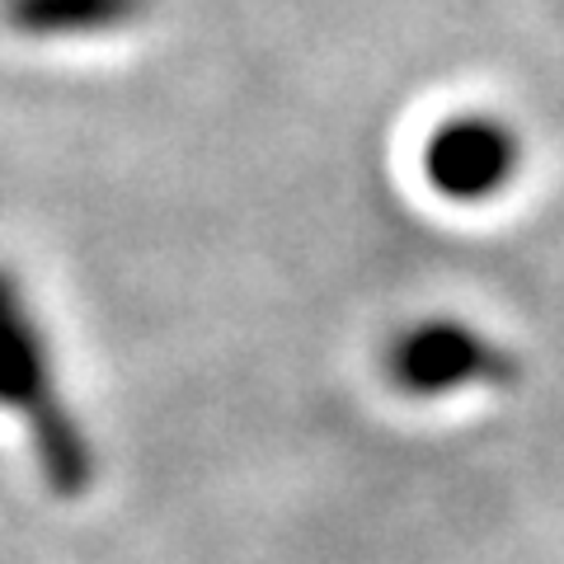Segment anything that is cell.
<instances>
[{"mask_svg": "<svg viewBox=\"0 0 564 564\" xmlns=\"http://www.w3.org/2000/svg\"><path fill=\"white\" fill-rule=\"evenodd\" d=\"M0 410L29 429L33 462L57 499H80L95 485L90 433L62 395L47 334L10 269H0Z\"/></svg>", "mask_w": 564, "mask_h": 564, "instance_id": "cell-1", "label": "cell"}, {"mask_svg": "<svg viewBox=\"0 0 564 564\" xmlns=\"http://www.w3.org/2000/svg\"><path fill=\"white\" fill-rule=\"evenodd\" d=\"M386 377L410 400H443L456 391H480V386H513L518 358L475 325L433 315V321L404 325L391 339Z\"/></svg>", "mask_w": 564, "mask_h": 564, "instance_id": "cell-2", "label": "cell"}, {"mask_svg": "<svg viewBox=\"0 0 564 564\" xmlns=\"http://www.w3.org/2000/svg\"><path fill=\"white\" fill-rule=\"evenodd\" d=\"M522 137L499 113L443 118L423 141V180L447 203H489L518 180Z\"/></svg>", "mask_w": 564, "mask_h": 564, "instance_id": "cell-3", "label": "cell"}, {"mask_svg": "<svg viewBox=\"0 0 564 564\" xmlns=\"http://www.w3.org/2000/svg\"><path fill=\"white\" fill-rule=\"evenodd\" d=\"M151 0H6V24L24 39H99L147 14Z\"/></svg>", "mask_w": 564, "mask_h": 564, "instance_id": "cell-4", "label": "cell"}]
</instances>
